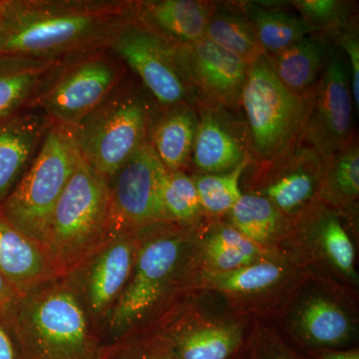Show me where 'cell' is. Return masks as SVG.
<instances>
[{"label": "cell", "instance_id": "13", "mask_svg": "<svg viewBox=\"0 0 359 359\" xmlns=\"http://www.w3.org/2000/svg\"><path fill=\"white\" fill-rule=\"evenodd\" d=\"M173 49L196 102L226 112L240 109L247 62L205 37L190 44L173 45Z\"/></svg>", "mask_w": 359, "mask_h": 359}, {"label": "cell", "instance_id": "20", "mask_svg": "<svg viewBox=\"0 0 359 359\" xmlns=\"http://www.w3.org/2000/svg\"><path fill=\"white\" fill-rule=\"evenodd\" d=\"M63 60L0 55V121L29 108Z\"/></svg>", "mask_w": 359, "mask_h": 359}, {"label": "cell", "instance_id": "24", "mask_svg": "<svg viewBox=\"0 0 359 359\" xmlns=\"http://www.w3.org/2000/svg\"><path fill=\"white\" fill-rule=\"evenodd\" d=\"M249 18L264 53L273 55L311 34L299 16L254 2L238 4Z\"/></svg>", "mask_w": 359, "mask_h": 359}, {"label": "cell", "instance_id": "11", "mask_svg": "<svg viewBox=\"0 0 359 359\" xmlns=\"http://www.w3.org/2000/svg\"><path fill=\"white\" fill-rule=\"evenodd\" d=\"M351 73L342 52L332 49L313 91L302 142L323 161L355 139Z\"/></svg>", "mask_w": 359, "mask_h": 359}, {"label": "cell", "instance_id": "30", "mask_svg": "<svg viewBox=\"0 0 359 359\" xmlns=\"http://www.w3.org/2000/svg\"><path fill=\"white\" fill-rule=\"evenodd\" d=\"M250 163V158H248L226 173L200 174L193 177L202 210L212 215L230 212L231 208L242 197L241 179Z\"/></svg>", "mask_w": 359, "mask_h": 359}, {"label": "cell", "instance_id": "14", "mask_svg": "<svg viewBox=\"0 0 359 359\" xmlns=\"http://www.w3.org/2000/svg\"><path fill=\"white\" fill-rule=\"evenodd\" d=\"M197 133L191 161L201 174H222L242 164L248 155L245 136L228 119V112L196 102Z\"/></svg>", "mask_w": 359, "mask_h": 359}, {"label": "cell", "instance_id": "33", "mask_svg": "<svg viewBox=\"0 0 359 359\" xmlns=\"http://www.w3.org/2000/svg\"><path fill=\"white\" fill-rule=\"evenodd\" d=\"M103 359H177V356L165 332L146 334L136 330L106 346Z\"/></svg>", "mask_w": 359, "mask_h": 359}, {"label": "cell", "instance_id": "8", "mask_svg": "<svg viewBox=\"0 0 359 359\" xmlns=\"http://www.w3.org/2000/svg\"><path fill=\"white\" fill-rule=\"evenodd\" d=\"M128 68L108 49L65 59L30 103L52 124L75 128L119 88Z\"/></svg>", "mask_w": 359, "mask_h": 359}, {"label": "cell", "instance_id": "15", "mask_svg": "<svg viewBox=\"0 0 359 359\" xmlns=\"http://www.w3.org/2000/svg\"><path fill=\"white\" fill-rule=\"evenodd\" d=\"M50 124L37 108H27L0 121V204L25 173Z\"/></svg>", "mask_w": 359, "mask_h": 359}, {"label": "cell", "instance_id": "21", "mask_svg": "<svg viewBox=\"0 0 359 359\" xmlns=\"http://www.w3.org/2000/svg\"><path fill=\"white\" fill-rule=\"evenodd\" d=\"M332 49L323 35L309 34L285 50L268 56L276 76L297 95L313 93Z\"/></svg>", "mask_w": 359, "mask_h": 359}, {"label": "cell", "instance_id": "5", "mask_svg": "<svg viewBox=\"0 0 359 359\" xmlns=\"http://www.w3.org/2000/svg\"><path fill=\"white\" fill-rule=\"evenodd\" d=\"M158 110L140 81L127 78L105 102L73 128L82 159L108 181L150 142Z\"/></svg>", "mask_w": 359, "mask_h": 359}, {"label": "cell", "instance_id": "22", "mask_svg": "<svg viewBox=\"0 0 359 359\" xmlns=\"http://www.w3.org/2000/svg\"><path fill=\"white\" fill-rule=\"evenodd\" d=\"M177 359H231L243 342L237 325L183 327L165 332Z\"/></svg>", "mask_w": 359, "mask_h": 359}, {"label": "cell", "instance_id": "17", "mask_svg": "<svg viewBox=\"0 0 359 359\" xmlns=\"http://www.w3.org/2000/svg\"><path fill=\"white\" fill-rule=\"evenodd\" d=\"M0 273L25 294L60 278L47 250L0 212Z\"/></svg>", "mask_w": 359, "mask_h": 359}, {"label": "cell", "instance_id": "31", "mask_svg": "<svg viewBox=\"0 0 359 359\" xmlns=\"http://www.w3.org/2000/svg\"><path fill=\"white\" fill-rule=\"evenodd\" d=\"M163 204L171 223L195 221L203 210L193 177L184 171H167L163 187Z\"/></svg>", "mask_w": 359, "mask_h": 359}, {"label": "cell", "instance_id": "9", "mask_svg": "<svg viewBox=\"0 0 359 359\" xmlns=\"http://www.w3.org/2000/svg\"><path fill=\"white\" fill-rule=\"evenodd\" d=\"M106 49L139 78L159 109L182 104L195 105V97L175 57L173 45L134 18L120 26Z\"/></svg>", "mask_w": 359, "mask_h": 359}, {"label": "cell", "instance_id": "35", "mask_svg": "<svg viewBox=\"0 0 359 359\" xmlns=\"http://www.w3.org/2000/svg\"><path fill=\"white\" fill-rule=\"evenodd\" d=\"M337 43L340 50L346 54L349 60L348 68L351 73V89L353 96L354 110L356 114L359 111V40L358 35L353 30L347 29L337 36Z\"/></svg>", "mask_w": 359, "mask_h": 359}, {"label": "cell", "instance_id": "26", "mask_svg": "<svg viewBox=\"0 0 359 359\" xmlns=\"http://www.w3.org/2000/svg\"><path fill=\"white\" fill-rule=\"evenodd\" d=\"M231 224L257 245L268 244L282 231L285 217L266 197L243 194L230 211Z\"/></svg>", "mask_w": 359, "mask_h": 359}, {"label": "cell", "instance_id": "16", "mask_svg": "<svg viewBox=\"0 0 359 359\" xmlns=\"http://www.w3.org/2000/svg\"><path fill=\"white\" fill-rule=\"evenodd\" d=\"M268 168L275 171L262 196L283 214H294L320 192L323 161L304 142L282 160Z\"/></svg>", "mask_w": 359, "mask_h": 359}, {"label": "cell", "instance_id": "34", "mask_svg": "<svg viewBox=\"0 0 359 359\" xmlns=\"http://www.w3.org/2000/svg\"><path fill=\"white\" fill-rule=\"evenodd\" d=\"M318 237L330 261L344 275L355 278L353 242L337 216L327 214L320 219Z\"/></svg>", "mask_w": 359, "mask_h": 359}, {"label": "cell", "instance_id": "29", "mask_svg": "<svg viewBox=\"0 0 359 359\" xmlns=\"http://www.w3.org/2000/svg\"><path fill=\"white\" fill-rule=\"evenodd\" d=\"M283 269L278 264L259 261L229 271H212L205 276L208 289L226 294H254L273 287L282 278Z\"/></svg>", "mask_w": 359, "mask_h": 359}, {"label": "cell", "instance_id": "12", "mask_svg": "<svg viewBox=\"0 0 359 359\" xmlns=\"http://www.w3.org/2000/svg\"><path fill=\"white\" fill-rule=\"evenodd\" d=\"M138 245V231L115 236L68 275L101 337L106 321L128 283Z\"/></svg>", "mask_w": 359, "mask_h": 359}, {"label": "cell", "instance_id": "19", "mask_svg": "<svg viewBox=\"0 0 359 359\" xmlns=\"http://www.w3.org/2000/svg\"><path fill=\"white\" fill-rule=\"evenodd\" d=\"M197 127V111L191 104L158 110L151 127L150 144L167 171H184L188 166Z\"/></svg>", "mask_w": 359, "mask_h": 359}, {"label": "cell", "instance_id": "18", "mask_svg": "<svg viewBox=\"0 0 359 359\" xmlns=\"http://www.w3.org/2000/svg\"><path fill=\"white\" fill-rule=\"evenodd\" d=\"M212 6L200 0H142L134 1V18L170 44H190L204 37Z\"/></svg>", "mask_w": 359, "mask_h": 359}, {"label": "cell", "instance_id": "32", "mask_svg": "<svg viewBox=\"0 0 359 359\" xmlns=\"http://www.w3.org/2000/svg\"><path fill=\"white\" fill-rule=\"evenodd\" d=\"M292 6L308 25L311 34L318 32L340 33L349 27L353 15L351 4L340 0H295Z\"/></svg>", "mask_w": 359, "mask_h": 359}, {"label": "cell", "instance_id": "4", "mask_svg": "<svg viewBox=\"0 0 359 359\" xmlns=\"http://www.w3.org/2000/svg\"><path fill=\"white\" fill-rule=\"evenodd\" d=\"M114 238L107 180L81 156L52 214L45 249L61 276L70 275Z\"/></svg>", "mask_w": 359, "mask_h": 359}, {"label": "cell", "instance_id": "40", "mask_svg": "<svg viewBox=\"0 0 359 359\" xmlns=\"http://www.w3.org/2000/svg\"><path fill=\"white\" fill-rule=\"evenodd\" d=\"M4 0H0V25H1L2 18H4Z\"/></svg>", "mask_w": 359, "mask_h": 359}, {"label": "cell", "instance_id": "10", "mask_svg": "<svg viewBox=\"0 0 359 359\" xmlns=\"http://www.w3.org/2000/svg\"><path fill=\"white\" fill-rule=\"evenodd\" d=\"M166 174L167 170L148 142L108 180L113 237L138 231L151 224L171 223L163 204Z\"/></svg>", "mask_w": 359, "mask_h": 359}, {"label": "cell", "instance_id": "39", "mask_svg": "<svg viewBox=\"0 0 359 359\" xmlns=\"http://www.w3.org/2000/svg\"><path fill=\"white\" fill-rule=\"evenodd\" d=\"M254 359H297L278 347L264 346L255 354Z\"/></svg>", "mask_w": 359, "mask_h": 359}, {"label": "cell", "instance_id": "23", "mask_svg": "<svg viewBox=\"0 0 359 359\" xmlns=\"http://www.w3.org/2000/svg\"><path fill=\"white\" fill-rule=\"evenodd\" d=\"M236 6L214 4L204 37L250 65L264 53L249 18Z\"/></svg>", "mask_w": 359, "mask_h": 359}, {"label": "cell", "instance_id": "37", "mask_svg": "<svg viewBox=\"0 0 359 359\" xmlns=\"http://www.w3.org/2000/svg\"><path fill=\"white\" fill-rule=\"evenodd\" d=\"M20 295L18 290L0 273V311L11 308Z\"/></svg>", "mask_w": 359, "mask_h": 359}, {"label": "cell", "instance_id": "36", "mask_svg": "<svg viewBox=\"0 0 359 359\" xmlns=\"http://www.w3.org/2000/svg\"><path fill=\"white\" fill-rule=\"evenodd\" d=\"M0 359H23L6 311H0Z\"/></svg>", "mask_w": 359, "mask_h": 359}, {"label": "cell", "instance_id": "25", "mask_svg": "<svg viewBox=\"0 0 359 359\" xmlns=\"http://www.w3.org/2000/svg\"><path fill=\"white\" fill-rule=\"evenodd\" d=\"M299 332L304 341L316 347L341 346L351 337L348 318L328 299L314 297L306 302L299 316Z\"/></svg>", "mask_w": 359, "mask_h": 359}, {"label": "cell", "instance_id": "27", "mask_svg": "<svg viewBox=\"0 0 359 359\" xmlns=\"http://www.w3.org/2000/svg\"><path fill=\"white\" fill-rule=\"evenodd\" d=\"M320 192L325 199L335 204L351 202L358 197V138L323 163Z\"/></svg>", "mask_w": 359, "mask_h": 359}, {"label": "cell", "instance_id": "1", "mask_svg": "<svg viewBox=\"0 0 359 359\" xmlns=\"http://www.w3.org/2000/svg\"><path fill=\"white\" fill-rule=\"evenodd\" d=\"M133 18L129 0H4L0 55L63 60L106 48Z\"/></svg>", "mask_w": 359, "mask_h": 359}, {"label": "cell", "instance_id": "28", "mask_svg": "<svg viewBox=\"0 0 359 359\" xmlns=\"http://www.w3.org/2000/svg\"><path fill=\"white\" fill-rule=\"evenodd\" d=\"M263 250L233 226H221L208 238L205 256L212 271H229L259 262Z\"/></svg>", "mask_w": 359, "mask_h": 359}, {"label": "cell", "instance_id": "6", "mask_svg": "<svg viewBox=\"0 0 359 359\" xmlns=\"http://www.w3.org/2000/svg\"><path fill=\"white\" fill-rule=\"evenodd\" d=\"M173 224L158 223L138 231L131 276L102 330L106 346L141 328L171 290L188 244Z\"/></svg>", "mask_w": 359, "mask_h": 359}, {"label": "cell", "instance_id": "3", "mask_svg": "<svg viewBox=\"0 0 359 359\" xmlns=\"http://www.w3.org/2000/svg\"><path fill=\"white\" fill-rule=\"evenodd\" d=\"M313 91L306 97L292 93L266 54L248 66L241 108L250 162L269 167L301 145Z\"/></svg>", "mask_w": 359, "mask_h": 359}, {"label": "cell", "instance_id": "2", "mask_svg": "<svg viewBox=\"0 0 359 359\" xmlns=\"http://www.w3.org/2000/svg\"><path fill=\"white\" fill-rule=\"evenodd\" d=\"M6 314L23 359H103L105 342L69 276L20 294Z\"/></svg>", "mask_w": 359, "mask_h": 359}, {"label": "cell", "instance_id": "38", "mask_svg": "<svg viewBox=\"0 0 359 359\" xmlns=\"http://www.w3.org/2000/svg\"><path fill=\"white\" fill-rule=\"evenodd\" d=\"M313 359H359L358 349L348 351H334V349H320L313 353Z\"/></svg>", "mask_w": 359, "mask_h": 359}, {"label": "cell", "instance_id": "7", "mask_svg": "<svg viewBox=\"0 0 359 359\" xmlns=\"http://www.w3.org/2000/svg\"><path fill=\"white\" fill-rule=\"evenodd\" d=\"M79 159L73 129L51 123L25 173L0 204V212L45 248L54 208Z\"/></svg>", "mask_w": 359, "mask_h": 359}]
</instances>
